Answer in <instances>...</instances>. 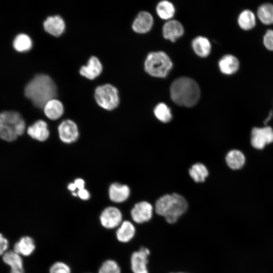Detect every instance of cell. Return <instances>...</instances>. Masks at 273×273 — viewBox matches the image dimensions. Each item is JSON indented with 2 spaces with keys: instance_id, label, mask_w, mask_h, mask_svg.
I'll return each instance as SVG.
<instances>
[{
  "instance_id": "34",
  "label": "cell",
  "mask_w": 273,
  "mask_h": 273,
  "mask_svg": "<svg viewBox=\"0 0 273 273\" xmlns=\"http://www.w3.org/2000/svg\"><path fill=\"white\" fill-rule=\"evenodd\" d=\"M262 43L268 51L273 52V29H267L262 37Z\"/></svg>"
},
{
  "instance_id": "9",
  "label": "cell",
  "mask_w": 273,
  "mask_h": 273,
  "mask_svg": "<svg viewBox=\"0 0 273 273\" xmlns=\"http://www.w3.org/2000/svg\"><path fill=\"white\" fill-rule=\"evenodd\" d=\"M153 214V206L147 201H141L136 203L130 212L132 219L138 224L149 221L152 219Z\"/></svg>"
},
{
  "instance_id": "15",
  "label": "cell",
  "mask_w": 273,
  "mask_h": 273,
  "mask_svg": "<svg viewBox=\"0 0 273 273\" xmlns=\"http://www.w3.org/2000/svg\"><path fill=\"white\" fill-rule=\"evenodd\" d=\"M153 23L152 15L147 12H141L133 21L132 27L135 32L144 33L151 29Z\"/></svg>"
},
{
  "instance_id": "32",
  "label": "cell",
  "mask_w": 273,
  "mask_h": 273,
  "mask_svg": "<svg viewBox=\"0 0 273 273\" xmlns=\"http://www.w3.org/2000/svg\"><path fill=\"white\" fill-rule=\"evenodd\" d=\"M17 136L12 127L0 123L1 139L8 142H12L17 139Z\"/></svg>"
},
{
  "instance_id": "20",
  "label": "cell",
  "mask_w": 273,
  "mask_h": 273,
  "mask_svg": "<svg viewBox=\"0 0 273 273\" xmlns=\"http://www.w3.org/2000/svg\"><path fill=\"white\" fill-rule=\"evenodd\" d=\"M35 249L33 239L29 236H24L20 239L14 246V251L24 256H28L32 254Z\"/></svg>"
},
{
  "instance_id": "23",
  "label": "cell",
  "mask_w": 273,
  "mask_h": 273,
  "mask_svg": "<svg viewBox=\"0 0 273 273\" xmlns=\"http://www.w3.org/2000/svg\"><path fill=\"white\" fill-rule=\"evenodd\" d=\"M225 161L231 169L238 170L244 166L246 158L244 154L241 151L234 149L227 153L225 156Z\"/></svg>"
},
{
  "instance_id": "21",
  "label": "cell",
  "mask_w": 273,
  "mask_h": 273,
  "mask_svg": "<svg viewBox=\"0 0 273 273\" xmlns=\"http://www.w3.org/2000/svg\"><path fill=\"white\" fill-rule=\"evenodd\" d=\"M43 111L48 118L51 120H57L62 116L64 107L59 100L54 98L46 104L43 107Z\"/></svg>"
},
{
  "instance_id": "30",
  "label": "cell",
  "mask_w": 273,
  "mask_h": 273,
  "mask_svg": "<svg viewBox=\"0 0 273 273\" xmlns=\"http://www.w3.org/2000/svg\"><path fill=\"white\" fill-rule=\"evenodd\" d=\"M154 113L158 120L164 123L169 122L172 118L170 108L163 103L158 104L155 107Z\"/></svg>"
},
{
  "instance_id": "2",
  "label": "cell",
  "mask_w": 273,
  "mask_h": 273,
  "mask_svg": "<svg viewBox=\"0 0 273 273\" xmlns=\"http://www.w3.org/2000/svg\"><path fill=\"white\" fill-rule=\"evenodd\" d=\"M188 208V203L186 199L176 193L162 196L156 201L155 205L156 213L164 217L169 224L176 223Z\"/></svg>"
},
{
  "instance_id": "1",
  "label": "cell",
  "mask_w": 273,
  "mask_h": 273,
  "mask_svg": "<svg viewBox=\"0 0 273 273\" xmlns=\"http://www.w3.org/2000/svg\"><path fill=\"white\" fill-rule=\"evenodd\" d=\"M24 93L34 106L43 108L49 101L56 97L57 88L49 76L41 74L36 75L27 84Z\"/></svg>"
},
{
  "instance_id": "18",
  "label": "cell",
  "mask_w": 273,
  "mask_h": 273,
  "mask_svg": "<svg viewBox=\"0 0 273 273\" xmlns=\"http://www.w3.org/2000/svg\"><path fill=\"white\" fill-rule=\"evenodd\" d=\"M102 69L99 60L96 57L93 56L89 59L87 65L81 67L80 73L89 79H94L101 74Z\"/></svg>"
},
{
  "instance_id": "29",
  "label": "cell",
  "mask_w": 273,
  "mask_h": 273,
  "mask_svg": "<svg viewBox=\"0 0 273 273\" xmlns=\"http://www.w3.org/2000/svg\"><path fill=\"white\" fill-rule=\"evenodd\" d=\"M156 11L158 16L163 19H170L175 12L172 4L167 1H162L159 3Z\"/></svg>"
},
{
  "instance_id": "16",
  "label": "cell",
  "mask_w": 273,
  "mask_h": 273,
  "mask_svg": "<svg viewBox=\"0 0 273 273\" xmlns=\"http://www.w3.org/2000/svg\"><path fill=\"white\" fill-rule=\"evenodd\" d=\"M44 30L49 33L55 36L60 35L65 27L63 19L58 15L50 16L43 22Z\"/></svg>"
},
{
  "instance_id": "40",
  "label": "cell",
  "mask_w": 273,
  "mask_h": 273,
  "mask_svg": "<svg viewBox=\"0 0 273 273\" xmlns=\"http://www.w3.org/2000/svg\"><path fill=\"white\" fill-rule=\"evenodd\" d=\"M170 273H186V272H170Z\"/></svg>"
},
{
  "instance_id": "8",
  "label": "cell",
  "mask_w": 273,
  "mask_h": 273,
  "mask_svg": "<svg viewBox=\"0 0 273 273\" xmlns=\"http://www.w3.org/2000/svg\"><path fill=\"white\" fill-rule=\"evenodd\" d=\"M100 221L102 226L106 229L117 228L122 222V214L115 207H107L101 212Z\"/></svg>"
},
{
  "instance_id": "24",
  "label": "cell",
  "mask_w": 273,
  "mask_h": 273,
  "mask_svg": "<svg viewBox=\"0 0 273 273\" xmlns=\"http://www.w3.org/2000/svg\"><path fill=\"white\" fill-rule=\"evenodd\" d=\"M192 47L195 53L201 57H206L208 56L211 48L209 40L201 36L196 37L193 40Z\"/></svg>"
},
{
  "instance_id": "27",
  "label": "cell",
  "mask_w": 273,
  "mask_h": 273,
  "mask_svg": "<svg viewBox=\"0 0 273 273\" xmlns=\"http://www.w3.org/2000/svg\"><path fill=\"white\" fill-rule=\"evenodd\" d=\"M189 174L195 182L202 183L208 175V171L204 164L198 163L194 164L189 169Z\"/></svg>"
},
{
  "instance_id": "13",
  "label": "cell",
  "mask_w": 273,
  "mask_h": 273,
  "mask_svg": "<svg viewBox=\"0 0 273 273\" xmlns=\"http://www.w3.org/2000/svg\"><path fill=\"white\" fill-rule=\"evenodd\" d=\"M136 229L132 222L129 220H124L117 228L116 237L121 243H128L134 237Z\"/></svg>"
},
{
  "instance_id": "38",
  "label": "cell",
  "mask_w": 273,
  "mask_h": 273,
  "mask_svg": "<svg viewBox=\"0 0 273 273\" xmlns=\"http://www.w3.org/2000/svg\"><path fill=\"white\" fill-rule=\"evenodd\" d=\"M273 116V112L272 111H270L267 117V118L265 119V120L264 121V124H266L267 123L270 121L271 118H272Z\"/></svg>"
},
{
  "instance_id": "39",
  "label": "cell",
  "mask_w": 273,
  "mask_h": 273,
  "mask_svg": "<svg viewBox=\"0 0 273 273\" xmlns=\"http://www.w3.org/2000/svg\"><path fill=\"white\" fill-rule=\"evenodd\" d=\"M10 273H24V268L11 269Z\"/></svg>"
},
{
  "instance_id": "25",
  "label": "cell",
  "mask_w": 273,
  "mask_h": 273,
  "mask_svg": "<svg viewBox=\"0 0 273 273\" xmlns=\"http://www.w3.org/2000/svg\"><path fill=\"white\" fill-rule=\"evenodd\" d=\"M23 119L17 112L5 111L0 113V123L8 125L14 128Z\"/></svg>"
},
{
  "instance_id": "12",
  "label": "cell",
  "mask_w": 273,
  "mask_h": 273,
  "mask_svg": "<svg viewBox=\"0 0 273 273\" xmlns=\"http://www.w3.org/2000/svg\"><path fill=\"white\" fill-rule=\"evenodd\" d=\"M27 132L32 139L41 142L46 141L50 134L47 123L42 120H38L29 126Z\"/></svg>"
},
{
  "instance_id": "35",
  "label": "cell",
  "mask_w": 273,
  "mask_h": 273,
  "mask_svg": "<svg viewBox=\"0 0 273 273\" xmlns=\"http://www.w3.org/2000/svg\"><path fill=\"white\" fill-rule=\"evenodd\" d=\"M8 247V241L0 233V255H3L6 252Z\"/></svg>"
},
{
  "instance_id": "4",
  "label": "cell",
  "mask_w": 273,
  "mask_h": 273,
  "mask_svg": "<svg viewBox=\"0 0 273 273\" xmlns=\"http://www.w3.org/2000/svg\"><path fill=\"white\" fill-rule=\"evenodd\" d=\"M172 66L168 55L163 52H152L148 55L145 62L146 71L151 76L165 77Z\"/></svg>"
},
{
  "instance_id": "19",
  "label": "cell",
  "mask_w": 273,
  "mask_h": 273,
  "mask_svg": "<svg viewBox=\"0 0 273 273\" xmlns=\"http://www.w3.org/2000/svg\"><path fill=\"white\" fill-rule=\"evenodd\" d=\"M129 195L130 190L126 185L114 183L109 188V198L114 202H123L128 199Z\"/></svg>"
},
{
  "instance_id": "37",
  "label": "cell",
  "mask_w": 273,
  "mask_h": 273,
  "mask_svg": "<svg viewBox=\"0 0 273 273\" xmlns=\"http://www.w3.org/2000/svg\"><path fill=\"white\" fill-rule=\"evenodd\" d=\"M74 184L76 190H80L84 189V181L81 178H77L74 181Z\"/></svg>"
},
{
  "instance_id": "17",
  "label": "cell",
  "mask_w": 273,
  "mask_h": 273,
  "mask_svg": "<svg viewBox=\"0 0 273 273\" xmlns=\"http://www.w3.org/2000/svg\"><path fill=\"white\" fill-rule=\"evenodd\" d=\"M184 31L181 24L174 20L167 22L163 27V36L172 42L180 37L183 34Z\"/></svg>"
},
{
  "instance_id": "14",
  "label": "cell",
  "mask_w": 273,
  "mask_h": 273,
  "mask_svg": "<svg viewBox=\"0 0 273 273\" xmlns=\"http://www.w3.org/2000/svg\"><path fill=\"white\" fill-rule=\"evenodd\" d=\"M257 19L256 14L251 10L246 9L238 15L237 23L241 29L248 31L255 28Z\"/></svg>"
},
{
  "instance_id": "3",
  "label": "cell",
  "mask_w": 273,
  "mask_h": 273,
  "mask_svg": "<svg viewBox=\"0 0 273 273\" xmlns=\"http://www.w3.org/2000/svg\"><path fill=\"white\" fill-rule=\"evenodd\" d=\"M170 95L173 101L177 105L191 107L198 102L200 91L195 80L183 77L172 82L170 87Z\"/></svg>"
},
{
  "instance_id": "33",
  "label": "cell",
  "mask_w": 273,
  "mask_h": 273,
  "mask_svg": "<svg viewBox=\"0 0 273 273\" xmlns=\"http://www.w3.org/2000/svg\"><path fill=\"white\" fill-rule=\"evenodd\" d=\"M49 273H71V269L67 263L57 261L50 266Z\"/></svg>"
},
{
  "instance_id": "28",
  "label": "cell",
  "mask_w": 273,
  "mask_h": 273,
  "mask_svg": "<svg viewBox=\"0 0 273 273\" xmlns=\"http://www.w3.org/2000/svg\"><path fill=\"white\" fill-rule=\"evenodd\" d=\"M5 263L10 266L11 269L23 268V260L21 256L13 251H6L3 257Z\"/></svg>"
},
{
  "instance_id": "36",
  "label": "cell",
  "mask_w": 273,
  "mask_h": 273,
  "mask_svg": "<svg viewBox=\"0 0 273 273\" xmlns=\"http://www.w3.org/2000/svg\"><path fill=\"white\" fill-rule=\"evenodd\" d=\"M76 193L79 198L82 200H87L90 197L88 191L85 189L78 190Z\"/></svg>"
},
{
  "instance_id": "7",
  "label": "cell",
  "mask_w": 273,
  "mask_h": 273,
  "mask_svg": "<svg viewBox=\"0 0 273 273\" xmlns=\"http://www.w3.org/2000/svg\"><path fill=\"white\" fill-rule=\"evenodd\" d=\"M150 254V250L145 247H141L131 254L130 267L133 273H149L148 264Z\"/></svg>"
},
{
  "instance_id": "10",
  "label": "cell",
  "mask_w": 273,
  "mask_h": 273,
  "mask_svg": "<svg viewBox=\"0 0 273 273\" xmlns=\"http://www.w3.org/2000/svg\"><path fill=\"white\" fill-rule=\"evenodd\" d=\"M58 132L61 140L67 144L75 142L79 135L77 125L71 120L62 121L58 126Z\"/></svg>"
},
{
  "instance_id": "26",
  "label": "cell",
  "mask_w": 273,
  "mask_h": 273,
  "mask_svg": "<svg viewBox=\"0 0 273 273\" xmlns=\"http://www.w3.org/2000/svg\"><path fill=\"white\" fill-rule=\"evenodd\" d=\"M32 46L31 39L28 35L24 33L17 35L13 41L14 48L19 52H25L30 50Z\"/></svg>"
},
{
  "instance_id": "11",
  "label": "cell",
  "mask_w": 273,
  "mask_h": 273,
  "mask_svg": "<svg viewBox=\"0 0 273 273\" xmlns=\"http://www.w3.org/2000/svg\"><path fill=\"white\" fill-rule=\"evenodd\" d=\"M218 67L220 72L223 74L232 75L236 73L239 70L240 62L235 56L226 54L219 60Z\"/></svg>"
},
{
  "instance_id": "31",
  "label": "cell",
  "mask_w": 273,
  "mask_h": 273,
  "mask_svg": "<svg viewBox=\"0 0 273 273\" xmlns=\"http://www.w3.org/2000/svg\"><path fill=\"white\" fill-rule=\"evenodd\" d=\"M98 273H121V268L115 260L107 259L102 263Z\"/></svg>"
},
{
  "instance_id": "22",
  "label": "cell",
  "mask_w": 273,
  "mask_h": 273,
  "mask_svg": "<svg viewBox=\"0 0 273 273\" xmlns=\"http://www.w3.org/2000/svg\"><path fill=\"white\" fill-rule=\"evenodd\" d=\"M256 15L257 19L263 25H273V4L264 3L260 5Z\"/></svg>"
},
{
  "instance_id": "6",
  "label": "cell",
  "mask_w": 273,
  "mask_h": 273,
  "mask_svg": "<svg viewBox=\"0 0 273 273\" xmlns=\"http://www.w3.org/2000/svg\"><path fill=\"white\" fill-rule=\"evenodd\" d=\"M251 146L257 150H262L273 143V129L268 126L253 127L251 132Z\"/></svg>"
},
{
  "instance_id": "5",
  "label": "cell",
  "mask_w": 273,
  "mask_h": 273,
  "mask_svg": "<svg viewBox=\"0 0 273 273\" xmlns=\"http://www.w3.org/2000/svg\"><path fill=\"white\" fill-rule=\"evenodd\" d=\"M95 98L98 104L107 110L116 108L119 103L117 88L109 84L97 87L95 90Z\"/></svg>"
}]
</instances>
